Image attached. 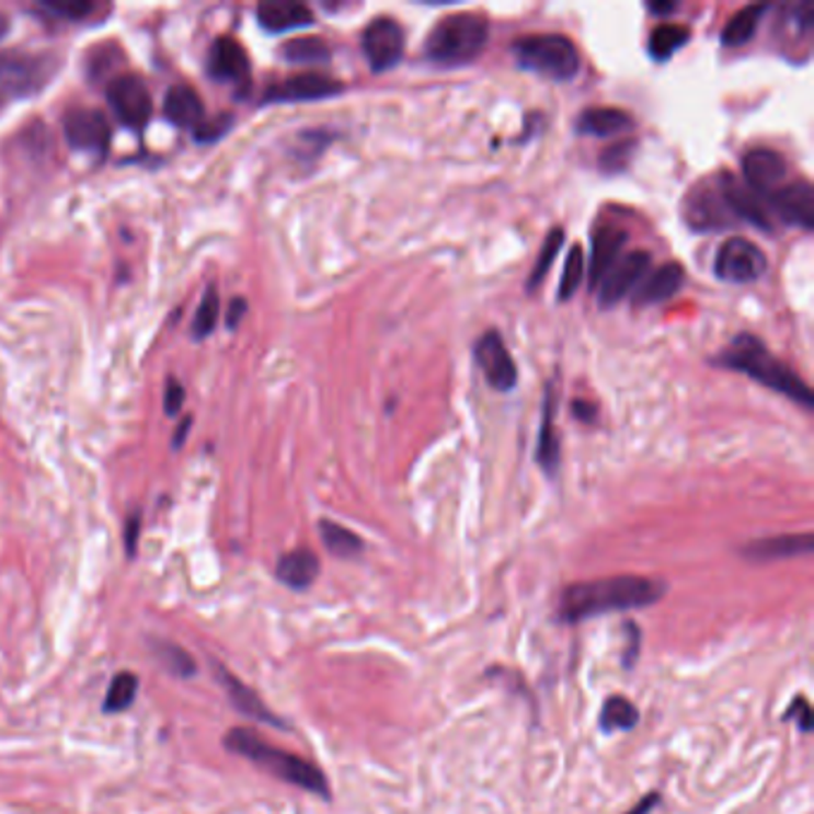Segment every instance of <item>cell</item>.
Here are the masks:
<instances>
[{
  "label": "cell",
  "mask_w": 814,
  "mask_h": 814,
  "mask_svg": "<svg viewBox=\"0 0 814 814\" xmlns=\"http://www.w3.org/2000/svg\"><path fill=\"white\" fill-rule=\"evenodd\" d=\"M8 30H10V20L5 15H0V38L8 34Z\"/></svg>",
  "instance_id": "cell-49"
},
{
  "label": "cell",
  "mask_w": 814,
  "mask_h": 814,
  "mask_svg": "<svg viewBox=\"0 0 814 814\" xmlns=\"http://www.w3.org/2000/svg\"><path fill=\"white\" fill-rule=\"evenodd\" d=\"M678 5L676 3H650L647 10L655 12V15H669V12H674Z\"/></svg>",
  "instance_id": "cell-47"
},
{
  "label": "cell",
  "mask_w": 814,
  "mask_h": 814,
  "mask_svg": "<svg viewBox=\"0 0 814 814\" xmlns=\"http://www.w3.org/2000/svg\"><path fill=\"white\" fill-rule=\"evenodd\" d=\"M275 576L277 581L285 585L289 591H309L320 576V562L316 552L306 550V547H299V550H291L277 559L275 566Z\"/></svg>",
  "instance_id": "cell-20"
},
{
  "label": "cell",
  "mask_w": 814,
  "mask_h": 814,
  "mask_svg": "<svg viewBox=\"0 0 814 814\" xmlns=\"http://www.w3.org/2000/svg\"><path fill=\"white\" fill-rule=\"evenodd\" d=\"M46 62L38 56L22 53H0V87L18 93H30L42 87Z\"/></svg>",
  "instance_id": "cell-18"
},
{
  "label": "cell",
  "mask_w": 814,
  "mask_h": 814,
  "mask_svg": "<svg viewBox=\"0 0 814 814\" xmlns=\"http://www.w3.org/2000/svg\"><path fill=\"white\" fill-rule=\"evenodd\" d=\"M232 123H234V119L230 117V113H222V115L213 117V119H204V123L194 129V139L202 141V144L216 141L222 135H227V129L232 127Z\"/></svg>",
  "instance_id": "cell-40"
},
{
  "label": "cell",
  "mask_w": 814,
  "mask_h": 814,
  "mask_svg": "<svg viewBox=\"0 0 814 814\" xmlns=\"http://www.w3.org/2000/svg\"><path fill=\"white\" fill-rule=\"evenodd\" d=\"M660 803H662V795L657 791H652L650 795L640 800V803H635V807H631L629 812H623V814H650Z\"/></svg>",
  "instance_id": "cell-44"
},
{
  "label": "cell",
  "mask_w": 814,
  "mask_h": 814,
  "mask_svg": "<svg viewBox=\"0 0 814 814\" xmlns=\"http://www.w3.org/2000/svg\"><path fill=\"white\" fill-rule=\"evenodd\" d=\"M488 20L473 12H457L439 20L425 38V58L437 65H463L475 60L488 46Z\"/></svg>",
  "instance_id": "cell-4"
},
{
  "label": "cell",
  "mask_w": 814,
  "mask_h": 814,
  "mask_svg": "<svg viewBox=\"0 0 814 814\" xmlns=\"http://www.w3.org/2000/svg\"><path fill=\"white\" fill-rule=\"evenodd\" d=\"M719 184H722V192H724L726 204L733 213V218L753 222L757 227H763V230H771L769 210L765 208L763 202H759V196L753 190H747V186H743L731 175L719 177Z\"/></svg>",
  "instance_id": "cell-22"
},
{
  "label": "cell",
  "mask_w": 814,
  "mask_h": 814,
  "mask_svg": "<svg viewBox=\"0 0 814 814\" xmlns=\"http://www.w3.org/2000/svg\"><path fill=\"white\" fill-rule=\"evenodd\" d=\"M342 84L335 79L306 72L287 79L283 84H275L265 91L263 103H297V101H320V99H332L342 93Z\"/></svg>",
  "instance_id": "cell-15"
},
{
  "label": "cell",
  "mask_w": 814,
  "mask_h": 814,
  "mask_svg": "<svg viewBox=\"0 0 814 814\" xmlns=\"http://www.w3.org/2000/svg\"><path fill=\"white\" fill-rule=\"evenodd\" d=\"M666 595V583L647 576H609L573 583L559 595L557 621L576 626L614 611H633L657 605Z\"/></svg>",
  "instance_id": "cell-1"
},
{
  "label": "cell",
  "mask_w": 814,
  "mask_h": 814,
  "mask_svg": "<svg viewBox=\"0 0 814 814\" xmlns=\"http://www.w3.org/2000/svg\"><path fill=\"white\" fill-rule=\"evenodd\" d=\"M514 58L524 70L566 82L581 70L576 44L564 34H530L514 44Z\"/></svg>",
  "instance_id": "cell-5"
},
{
  "label": "cell",
  "mask_w": 814,
  "mask_h": 814,
  "mask_svg": "<svg viewBox=\"0 0 814 814\" xmlns=\"http://www.w3.org/2000/svg\"><path fill=\"white\" fill-rule=\"evenodd\" d=\"M259 24L265 32L285 34L313 24V12L301 3H261L256 8Z\"/></svg>",
  "instance_id": "cell-24"
},
{
  "label": "cell",
  "mask_w": 814,
  "mask_h": 814,
  "mask_svg": "<svg viewBox=\"0 0 814 814\" xmlns=\"http://www.w3.org/2000/svg\"><path fill=\"white\" fill-rule=\"evenodd\" d=\"M473 356L492 390H497V392L514 390L518 382V370L500 332L495 330L485 332V335L475 342Z\"/></svg>",
  "instance_id": "cell-9"
},
{
  "label": "cell",
  "mask_w": 814,
  "mask_h": 814,
  "mask_svg": "<svg viewBox=\"0 0 814 814\" xmlns=\"http://www.w3.org/2000/svg\"><path fill=\"white\" fill-rule=\"evenodd\" d=\"M404 30L402 24L390 18L372 20L364 32V53L372 72H387L399 65L404 56Z\"/></svg>",
  "instance_id": "cell-8"
},
{
  "label": "cell",
  "mask_w": 814,
  "mask_h": 814,
  "mask_svg": "<svg viewBox=\"0 0 814 814\" xmlns=\"http://www.w3.org/2000/svg\"><path fill=\"white\" fill-rule=\"evenodd\" d=\"M218 313H220V297H218L216 289L208 287L206 295H204V301H202V306H198V311L194 316L192 335L196 340H206L210 335V332L216 330Z\"/></svg>",
  "instance_id": "cell-37"
},
{
  "label": "cell",
  "mask_w": 814,
  "mask_h": 814,
  "mask_svg": "<svg viewBox=\"0 0 814 814\" xmlns=\"http://www.w3.org/2000/svg\"><path fill=\"white\" fill-rule=\"evenodd\" d=\"M137 696H139V676L131 672H119L113 676L108 692H105L103 712L105 714L127 712L129 707L137 702Z\"/></svg>",
  "instance_id": "cell-32"
},
{
  "label": "cell",
  "mask_w": 814,
  "mask_h": 814,
  "mask_svg": "<svg viewBox=\"0 0 814 814\" xmlns=\"http://www.w3.org/2000/svg\"><path fill=\"white\" fill-rule=\"evenodd\" d=\"M684 210H686L688 225L696 227L698 232L719 230V227H729L733 225V220H736L726 204L719 177L714 184L702 182L698 190H692Z\"/></svg>",
  "instance_id": "cell-11"
},
{
  "label": "cell",
  "mask_w": 814,
  "mask_h": 814,
  "mask_svg": "<svg viewBox=\"0 0 814 814\" xmlns=\"http://www.w3.org/2000/svg\"><path fill=\"white\" fill-rule=\"evenodd\" d=\"M149 647H151V652H153L156 662H158L160 666H163V669H165L170 676L182 678V680L196 676L198 666H196L194 657H192L190 652H186L184 647H180L177 643H170V640H160V638H156V640H151Z\"/></svg>",
  "instance_id": "cell-29"
},
{
  "label": "cell",
  "mask_w": 814,
  "mask_h": 814,
  "mask_svg": "<svg viewBox=\"0 0 814 814\" xmlns=\"http://www.w3.org/2000/svg\"><path fill=\"white\" fill-rule=\"evenodd\" d=\"M222 745H225V750L249 759L251 765L268 771L271 777L285 781L289 786H297V789L306 793H313L318 798L330 800V783L323 771H320L313 763H309V759H303L295 753L279 750V747L271 745L268 741H263L253 729H247V726L230 729L225 733Z\"/></svg>",
  "instance_id": "cell-2"
},
{
  "label": "cell",
  "mask_w": 814,
  "mask_h": 814,
  "mask_svg": "<svg viewBox=\"0 0 814 814\" xmlns=\"http://www.w3.org/2000/svg\"><path fill=\"white\" fill-rule=\"evenodd\" d=\"M769 198H771V206L777 208V213L786 222L803 227L805 232L812 230L814 227V190L807 180L783 184L781 190L773 192Z\"/></svg>",
  "instance_id": "cell-16"
},
{
  "label": "cell",
  "mask_w": 814,
  "mask_h": 814,
  "mask_svg": "<svg viewBox=\"0 0 814 814\" xmlns=\"http://www.w3.org/2000/svg\"><path fill=\"white\" fill-rule=\"evenodd\" d=\"M767 10L769 5H745L743 10H738L722 32L724 46L736 48V46H745L747 42H753L757 26L759 22H763Z\"/></svg>",
  "instance_id": "cell-30"
},
{
  "label": "cell",
  "mask_w": 814,
  "mask_h": 814,
  "mask_svg": "<svg viewBox=\"0 0 814 814\" xmlns=\"http://www.w3.org/2000/svg\"><path fill=\"white\" fill-rule=\"evenodd\" d=\"M283 58L295 65H320L330 60V46L320 36H301L291 38L283 48Z\"/></svg>",
  "instance_id": "cell-33"
},
{
  "label": "cell",
  "mask_w": 814,
  "mask_h": 814,
  "mask_svg": "<svg viewBox=\"0 0 814 814\" xmlns=\"http://www.w3.org/2000/svg\"><path fill=\"white\" fill-rule=\"evenodd\" d=\"M684 283H686L684 265L666 263L662 268L652 271L645 279H640L638 287L633 289V303L655 306L662 301H669L674 295H678Z\"/></svg>",
  "instance_id": "cell-19"
},
{
  "label": "cell",
  "mask_w": 814,
  "mask_h": 814,
  "mask_svg": "<svg viewBox=\"0 0 814 814\" xmlns=\"http://www.w3.org/2000/svg\"><path fill=\"white\" fill-rule=\"evenodd\" d=\"M650 263H652L650 253L640 251V249L619 256V261L614 263L607 271V275L603 277V283L597 285L599 303H603V309H611V306H617L626 295H629V291H633L640 279L647 275Z\"/></svg>",
  "instance_id": "cell-12"
},
{
  "label": "cell",
  "mask_w": 814,
  "mask_h": 814,
  "mask_svg": "<svg viewBox=\"0 0 814 814\" xmlns=\"http://www.w3.org/2000/svg\"><path fill=\"white\" fill-rule=\"evenodd\" d=\"M562 247H564V230H562V227H554V230L550 234H547V239H544L542 251H540V259L536 261V268H532L530 277L526 279V289L528 291H536L542 285V279L547 277V273H550L552 263L557 259V253H559V249H562Z\"/></svg>",
  "instance_id": "cell-35"
},
{
  "label": "cell",
  "mask_w": 814,
  "mask_h": 814,
  "mask_svg": "<svg viewBox=\"0 0 814 814\" xmlns=\"http://www.w3.org/2000/svg\"><path fill=\"white\" fill-rule=\"evenodd\" d=\"M714 366L743 372V376L757 380L759 385L769 387V390L786 394L791 402L800 406L805 409L814 406V392L810 390V385L789 366L781 364L779 358L767 349L763 340L747 335V332L738 335L731 342L726 352L714 358Z\"/></svg>",
  "instance_id": "cell-3"
},
{
  "label": "cell",
  "mask_w": 814,
  "mask_h": 814,
  "mask_svg": "<svg viewBox=\"0 0 814 814\" xmlns=\"http://www.w3.org/2000/svg\"><path fill=\"white\" fill-rule=\"evenodd\" d=\"M247 316V301L244 299H234L230 303V311H227V328L234 330L239 325V320Z\"/></svg>",
  "instance_id": "cell-45"
},
{
  "label": "cell",
  "mask_w": 814,
  "mask_h": 814,
  "mask_svg": "<svg viewBox=\"0 0 814 814\" xmlns=\"http://www.w3.org/2000/svg\"><path fill=\"white\" fill-rule=\"evenodd\" d=\"M633 127V117L619 111V108H605V105H597V108L583 111L576 129L581 135L588 137H611V135H621V131H629Z\"/></svg>",
  "instance_id": "cell-26"
},
{
  "label": "cell",
  "mask_w": 814,
  "mask_h": 814,
  "mask_svg": "<svg viewBox=\"0 0 814 814\" xmlns=\"http://www.w3.org/2000/svg\"><path fill=\"white\" fill-rule=\"evenodd\" d=\"M65 139L79 153L103 156L111 144V125L103 113L93 108H72L62 119Z\"/></svg>",
  "instance_id": "cell-10"
},
{
  "label": "cell",
  "mask_w": 814,
  "mask_h": 814,
  "mask_svg": "<svg viewBox=\"0 0 814 814\" xmlns=\"http://www.w3.org/2000/svg\"><path fill=\"white\" fill-rule=\"evenodd\" d=\"M540 443H538V463L547 475H557L559 463H562V445H559V435L554 431V392L552 387L544 397L542 425H540Z\"/></svg>",
  "instance_id": "cell-27"
},
{
  "label": "cell",
  "mask_w": 814,
  "mask_h": 814,
  "mask_svg": "<svg viewBox=\"0 0 814 814\" xmlns=\"http://www.w3.org/2000/svg\"><path fill=\"white\" fill-rule=\"evenodd\" d=\"M163 113H165L170 123H175L177 127L196 129L206 119L204 117V101L198 99V93L186 84H177V87H172L168 91L165 103H163Z\"/></svg>",
  "instance_id": "cell-25"
},
{
  "label": "cell",
  "mask_w": 814,
  "mask_h": 814,
  "mask_svg": "<svg viewBox=\"0 0 814 814\" xmlns=\"http://www.w3.org/2000/svg\"><path fill=\"white\" fill-rule=\"evenodd\" d=\"M210 669L216 672V678L218 684L222 686V690L227 692V700H230V704L234 707V710L239 714H244L249 719H253V722L259 724H265V726H273V729H279V731H287L289 724L283 722L268 704H265L256 692H253L247 684H242L227 666H222L220 662L213 660L210 662Z\"/></svg>",
  "instance_id": "cell-13"
},
{
  "label": "cell",
  "mask_w": 814,
  "mask_h": 814,
  "mask_svg": "<svg viewBox=\"0 0 814 814\" xmlns=\"http://www.w3.org/2000/svg\"><path fill=\"white\" fill-rule=\"evenodd\" d=\"M105 93H108L111 108L123 125L131 129H141L151 119L153 99L141 77L135 74L115 77Z\"/></svg>",
  "instance_id": "cell-7"
},
{
  "label": "cell",
  "mask_w": 814,
  "mask_h": 814,
  "mask_svg": "<svg viewBox=\"0 0 814 814\" xmlns=\"http://www.w3.org/2000/svg\"><path fill=\"white\" fill-rule=\"evenodd\" d=\"M585 277V256H583V247L581 244H573L569 256H566V265H564V273H562V283H559V301H569L573 295H576L581 283Z\"/></svg>",
  "instance_id": "cell-36"
},
{
  "label": "cell",
  "mask_w": 814,
  "mask_h": 814,
  "mask_svg": "<svg viewBox=\"0 0 814 814\" xmlns=\"http://www.w3.org/2000/svg\"><path fill=\"white\" fill-rule=\"evenodd\" d=\"M786 172H789V165H786L783 156L771 149H753L743 158L747 190H753L757 196H771L781 190Z\"/></svg>",
  "instance_id": "cell-14"
},
{
  "label": "cell",
  "mask_w": 814,
  "mask_h": 814,
  "mask_svg": "<svg viewBox=\"0 0 814 814\" xmlns=\"http://www.w3.org/2000/svg\"><path fill=\"white\" fill-rule=\"evenodd\" d=\"M184 402V387L177 380H168L165 387V413L168 416H177Z\"/></svg>",
  "instance_id": "cell-42"
},
{
  "label": "cell",
  "mask_w": 814,
  "mask_h": 814,
  "mask_svg": "<svg viewBox=\"0 0 814 814\" xmlns=\"http://www.w3.org/2000/svg\"><path fill=\"white\" fill-rule=\"evenodd\" d=\"M210 74L216 79H230L239 82L249 74V56L244 46L232 36H220L210 50Z\"/></svg>",
  "instance_id": "cell-23"
},
{
  "label": "cell",
  "mask_w": 814,
  "mask_h": 814,
  "mask_svg": "<svg viewBox=\"0 0 814 814\" xmlns=\"http://www.w3.org/2000/svg\"><path fill=\"white\" fill-rule=\"evenodd\" d=\"M190 425H192V419H184V423L180 425L177 435H175V437H172V445H175V447H180V445L184 443V435H186V431H190Z\"/></svg>",
  "instance_id": "cell-48"
},
{
  "label": "cell",
  "mask_w": 814,
  "mask_h": 814,
  "mask_svg": "<svg viewBox=\"0 0 814 814\" xmlns=\"http://www.w3.org/2000/svg\"><path fill=\"white\" fill-rule=\"evenodd\" d=\"M139 530H141V518H139V514H135L127 520V528H125V547H127L129 557H135V552H137Z\"/></svg>",
  "instance_id": "cell-43"
},
{
  "label": "cell",
  "mask_w": 814,
  "mask_h": 814,
  "mask_svg": "<svg viewBox=\"0 0 814 814\" xmlns=\"http://www.w3.org/2000/svg\"><path fill=\"white\" fill-rule=\"evenodd\" d=\"M573 413H576V416H578L583 423H593L597 409H595L593 404H588V402H576V404H573Z\"/></svg>",
  "instance_id": "cell-46"
},
{
  "label": "cell",
  "mask_w": 814,
  "mask_h": 814,
  "mask_svg": "<svg viewBox=\"0 0 814 814\" xmlns=\"http://www.w3.org/2000/svg\"><path fill=\"white\" fill-rule=\"evenodd\" d=\"M690 38V30L684 24H660L650 36L647 50L655 60H669L678 48H684Z\"/></svg>",
  "instance_id": "cell-34"
},
{
  "label": "cell",
  "mask_w": 814,
  "mask_h": 814,
  "mask_svg": "<svg viewBox=\"0 0 814 814\" xmlns=\"http://www.w3.org/2000/svg\"><path fill=\"white\" fill-rule=\"evenodd\" d=\"M93 3H84V0H62V3H50V0H46V3H38V10L48 12V15L53 18H60V20H82L87 18L89 12H93Z\"/></svg>",
  "instance_id": "cell-38"
},
{
  "label": "cell",
  "mask_w": 814,
  "mask_h": 814,
  "mask_svg": "<svg viewBox=\"0 0 814 814\" xmlns=\"http://www.w3.org/2000/svg\"><path fill=\"white\" fill-rule=\"evenodd\" d=\"M629 242V232L621 230V227H599L593 239V251H591V263H588V273H591V287L597 289V285L603 283V277L611 268L614 263L619 261L623 244Z\"/></svg>",
  "instance_id": "cell-21"
},
{
  "label": "cell",
  "mask_w": 814,
  "mask_h": 814,
  "mask_svg": "<svg viewBox=\"0 0 814 814\" xmlns=\"http://www.w3.org/2000/svg\"><path fill=\"white\" fill-rule=\"evenodd\" d=\"M640 722L638 707L623 696H611L599 712V729L605 733H617V731H633Z\"/></svg>",
  "instance_id": "cell-31"
},
{
  "label": "cell",
  "mask_w": 814,
  "mask_h": 814,
  "mask_svg": "<svg viewBox=\"0 0 814 814\" xmlns=\"http://www.w3.org/2000/svg\"><path fill=\"white\" fill-rule=\"evenodd\" d=\"M814 550V538L812 532H800V536H777V538H763L747 542L741 554L750 562H781V559H793V557H807Z\"/></svg>",
  "instance_id": "cell-17"
},
{
  "label": "cell",
  "mask_w": 814,
  "mask_h": 814,
  "mask_svg": "<svg viewBox=\"0 0 814 814\" xmlns=\"http://www.w3.org/2000/svg\"><path fill=\"white\" fill-rule=\"evenodd\" d=\"M765 271H767L765 251L753 244L750 239L731 237L719 247L714 273L719 279H724V283L729 285L755 283V279L765 275Z\"/></svg>",
  "instance_id": "cell-6"
},
{
  "label": "cell",
  "mask_w": 814,
  "mask_h": 814,
  "mask_svg": "<svg viewBox=\"0 0 814 814\" xmlns=\"http://www.w3.org/2000/svg\"><path fill=\"white\" fill-rule=\"evenodd\" d=\"M318 532H320V540H323V544H325V550L332 557L356 559L358 554L364 552V540L358 538L354 530L335 524V520H330V518L320 520Z\"/></svg>",
  "instance_id": "cell-28"
},
{
  "label": "cell",
  "mask_w": 814,
  "mask_h": 814,
  "mask_svg": "<svg viewBox=\"0 0 814 814\" xmlns=\"http://www.w3.org/2000/svg\"><path fill=\"white\" fill-rule=\"evenodd\" d=\"M623 655H621V664L626 666V669H633L638 657H640V650H643V631H640V626L633 623V621H626L623 623Z\"/></svg>",
  "instance_id": "cell-39"
},
{
  "label": "cell",
  "mask_w": 814,
  "mask_h": 814,
  "mask_svg": "<svg viewBox=\"0 0 814 814\" xmlns=\"http://www.w3.org/2000/svg\"><path fill=\"white\" fill-rule=\"evenodd\" d=\"M781 719H783V722H795L800 731L810 733L812 731V707H810V700L805 696H798L789 704V710L783 712Z\"/></svg>",
  "instance_id": "cell-41"
}]
</instances>
